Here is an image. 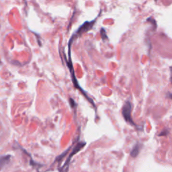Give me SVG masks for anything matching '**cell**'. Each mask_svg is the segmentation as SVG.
I'll return each instance as SVG.
<instances>
[{
    "mask_svg": "<svg viewBox=\"0 0 172 172\" xmlns=\"http://www.w3.org/2000/svg\"><path fill=\"white\" fill-rule=\"evenodd\" d=\"M131 110V104H130V102H127L126 104L124 105V106H123V108H122V114H123V116L124 117V119L126 120V121L131 122L132 124H134L131 119V116H130Z\"/></svg>",
    "mask_w": 172,
    "mask_h": 172,
    "instance_id": "6da1fadb",
    "label": "cell"
},
{
    "mask_svg": "<svg viewBox=\"0 0 172 172\" xmlns=\"http://www.w3.org/2000/svg\"><path fill=\"white\" fill-rule=\"evenodd\" d=\"M10 158H11L10 155H4L0 157V170L10 161Z\"/></svg>",
    "mask_w": 172,
    "mask_h": 172,
    "instance_id": "7a4b0ae2",
    "label": "cell"
},
{
    "mask_svg": "<svg viewBox=\"0 0 172 172\" xmlns=\"http://www.w3.org/2000/svg\"><path fill=\"white\" fill-rule=\"evenodd\" d=\"M92 24H93V22H86V23L79 29L78 32L80 33V32H85L86 30V31L88 30V29H89L91 28V26H92Z\"/></svg>",
    "mask_w": 172,
    "mask_h": 172,
    "instance_id": "3957f363",
    "label": "cell"
},
{
    "mask_svg": "<svg viewBox=\"0 0 172 172\" xmlns=\"http://www.w3.org/2000/svg\"><path fill=\"white\" fill-rule=\"evenodd\" d=\"M139 150H140V145L137 144L136 145L134 146L132 150L131 153H130V155L132 157H136V156L139 155Z\"/></svg>",
    "mask_w": 172,
    "mask_h": 172,
    "instance_id": "277c9868",
    "label": "cell"
},
{
    "mask_svg": "<svg viewBox=\"0 0 172 172\" xmlns=\"http://www.w3.org/2000/svg\"><path fill=\"white\" fill-rule=\"evenodd\" d=\"M0 63H1V61H0Z\"/></svg>",
    "mask_w": 172,
    "mask_h": 172,
    "instance_id": "5b68a950",
    "label": "cell"
}]
</instances>
